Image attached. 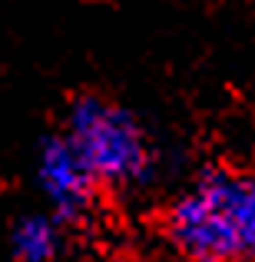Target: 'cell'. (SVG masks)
Returning <instances> with one entry per match:
<instances>
[{"label": "cell", "mask_w": 255, "mask_h": 262, "mask_svg": "<svg viewBox=\"0 0 255 262\" xmlns=\"http://www.w3.org/2000/svg\"><path fill=\"white\" fill-rule=\"evenodd\" d=\"M163 232L186 259L255 262V176L205 169L163 212Z\"/></svg>", "instance_id": "1"}, {"label": "cell", "mask_w": 255, "mask_h": 262, "mask_svg": "<svg viewBox=\"0 0 255 262\" xmlns=\"http://www.w3.org/2000/svg\"><path fill=\"white\" fill-rule=\"evenodd\" d=\"M60 129L77 146L100 189L136 192L156 176V146L129 106L103 93H77L66 103Z\"/></svg>", "instance_id": "2"}, {"label": "cell", "mask_w": 255, "mask_h": 262, "mask_svg": "<svg viewBox=\"0 0 255 262\" xmlns=\"http://www.w3.org/2000/svg\"><path fill=\"white\" fill-rule=\"evenodd\" d=\"M33 186L47 209H53L70 226H80L93 216L96 199L103 192L63 129L40 136L37 153H33Z\"/></svg>", "instance_id": "3"}, {"label": "cell", "mask_w": 255, "mask_h": 262, "mask_svg": "<svg viewBox=\"0 0 255 262\" xmlns=\"http://www.w3.org/2000/svg\"><path fill=\"white\" fill-rule=\"evenodd\" d=\"M70 229L73 226L47 206L17 216L7 232L10 262H60L70 249Z\"/></svg>", "instance_id": "4"}, {"label": "cell", "mask_w": 255, "mask_h": 262, "mask_svg": "<svg viewBox=\"0 0 255 262\" xmlns=\"http://www.w3.org/2000/svg\"><path fill=\"white\" fill-rule=\"evenodd\" d=\"M186 262H222V259H186Z\"/></svg>", "instance_id": "5"}]
</instances>
